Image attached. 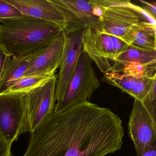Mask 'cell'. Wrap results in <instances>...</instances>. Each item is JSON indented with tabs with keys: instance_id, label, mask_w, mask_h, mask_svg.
I'll return each mask as SVG.
<instances>
[{
	"instance_id": "6da1fadb",
	"label": "cell",
	"mask_w": 156,
	"mask_h": 156,
	"mask_svg": "<svg viewBox=\"0 0 156 156\" xmlns=\"http://www.w3.org/2000/svg\"><path fill=\"white\" fill-rule=\"evenodd\" d=\"M31 134L23 156H106L121 149L124 130L110 109L87 102L52 111Z\"/></svg>"
},
{
	"instance_id": "7a4b0ae2",
	"label": "cell",
	"mask_w": 156,
	"mask_h": 156,
	"mask_svg": "<svg viewBox=\"0 0 156 156\" xmlns=\"http://www.w3.org/2000/svg\"><path fill=\"white\" fill-rule=\"evenodd\" d=\"M0 23V45L8 54L25 59L48 47L62 31L57 24L25 15Z\"/></svg>"
},
{
	"instance_id": "3957f363",
	"label": "cell",
	"mask_w": 156,
	"mask_h": 156,
	"mask_svg": "<svg viewBox=\"0 0 156 156\" xmlns=\"http://www.w3.org/2000/svg\"><path fill=\"white\" fill-rule=\"evenodd\" d=\"M28 130L26 92L0 94V136L12 146Z\"/></svg>"
},
{
	"instance_id": "277c9868",
	"label": "cell",
	"mask_w": 156,
	"mask_h": 156,
	"mask_svg": "<svg viewBox=\"0 0 156 156\" xmlns=\"http://www.w3.org/2000/svg\"><path fill=\"white\" fill-rule=\"evenodd\" d=\"M100 86L92 60L86 53L82 51L64 98L60 104L54 106L53 111H62L78 104L90 102L92 95Z\"/></svg>"
},
{
	"instance_id": "5b68a950",
	"label": "cell",
	"mask_w": 156,
	"mask_h": 156,
	"mask_svg": "<svg viewBox=\"0 0 156 156\" xmlns=\"http://www.w3.org/2000/svg\"><path fill=\"white\" fill-rule=\"evenodd\" d=\"M128 134L137 155L156 147V103L135 99L128 123Z\"/></svg>"
},
{
	"instance_id": "8992f818",
	"label": "cell",
	"mask_w": 156,
	"mask_h": 156,
	"mask_svg": "<svg viewBox=\"0 0 156 156\" xmlns=\"http://www.w3.org/2000/svg\"><path fill=\"white\" fill-rule=\"evenodd\" d=\"M84 30L69 33L62 31L64 46L59 72L56 76L54 106L62 101L75 72L82 52V39Z\"/></svg>"
},
{
	"instance_id": "52a82bcc",
	"label": "cell",
	"mask_w": 156,
	"mask_h": 156,
	"mask_svg": "<svg viewBox=\"0 0 156 156\" xmlns=\"http://www.w3.org/2000/svg\"><path fill=\"white\" fill-rule=\"evenodd\" d=\"M62 15V31L74 32L89 28L103 32L99 18L88 1L84 0H51Z\"/></svg>"
},
{
	"instance_id": "ba28073f",
	"label": "cell",
	"mask_w": 156,
	"mask_h": 156,
	"mask_svg": "<svg viewBox=\"0 0 156 156\" xmlns=\"http://www.w3.org/2000/svg\"><path fill=\"white\" fill-rule=\"evenodd\" d=\"M56 75L26 92L28 132L33 133L53 110Z\"/></svg>"
},
{
	"instance_id": "9c48e42d",
	"label": "cell",
	"mask_w": 156,
	"mask_h": 156,
	"mask_svg": "<svg viewBox=\"0 0 156 156\" xmlns=\"http://www.w3.org/2000/svg\"><path fill=\"white\" fill-rule=\"evenodd\" d=\"M82 51L86 53L103 73L110 72L115 52L109 34L91 28H85L82 39Z\"/></svg>"
},
{
	"instance_id": "30bf717a",
	"label": "cell",
	"mask_w": 156,
	"mask_h": 156,
	"mask_svg": "<svg viewBox=\"0 0 156 156\" xmlns=\"http://www.w3.org/2000/svg\"><path fill=\"white\" fill-rule=\"evenodd\" d=\"M64 46L63 32L45 49L26 58L28 69L23 76L55 74L62 61Z\"/></svg>"
},
{
	"instance_id": "8fae6325",
	"label": "cell",
	"mask_w": 156,
	"mask_h": 156,
	"mask_svg": "<svg viewBox=\"0 0 156 156\" xmlns=\"http://www.w3.org/2000/svg\"><path fill=\"white\" fill-rule=\"evenodd\" d=\"M99 20L103 32L122 40L132 26L142 21L132 10L120 7H109L102 10Z\"/></svg>"
},
{
	"instance_id": "7c38bea8",
	"label": "cell",
	"mask_w": 156,
	"mask_h": 156,
	"mask_svg": "<svg viewBox=\"0 0 156 156\" xmlns=\"http://www.w3.org/2000/svg\"><path fill=\"white\" fill-rule=\"evenodd\" d=\"M23 15L57 24L63 28L62 15L51 0H7Z\"/></svg>"
},
{
	"instance_id": "4fadbf2b",
	"label": "cell",
	"mask_w": 156,
	"mask_h": 156,
	"mask_svg": "<svg viewBox=\"0 0 156 156\" xmlns=\"http://www.w3.org/2000/svg\"><path fill=\"white\" fill-rule=\"evenodd\" d=\"M28 66L27 59L8 55L0 76V94L7 93L18 80L24 76Z\"/></svg>"
},
{
	"instance_id": "5bb4252c",
	"label": "cell",
	"mask_w": 156,
	"mask_h": 156,
	"mask_svg": "<svg viewBox=\"0 0 156 156\" xmlns=\"http://www.w3.org/2000/svg\"><path fill=\"white\" fill-rule=\"evenodd\" d=\"M156 25L140 21L132 26L122 41L129 44L156 50Z\"/></svg>"
},
{
	"instance_id": "9a60e30c",
	"label": "cell",
	"mask_w": 156,
	"mask_h": 156,
	"mask_svg": "<svg viewBox=\"0 0 156 156\" xmlns=\"http://www.w3.org/2000/svg\"><path fill=\"white\" fill-rule=\"evenodd\" d=\"M155 62L156 50L129 44L125 51L115 58L111 71H115L121 66L129 63L148 64Z\"/></svg>"
},
{
	"instance_id": "2e32d148",
	"label": "cell",
	"mask_w": 156,
	"mask_h": 156,
	"mask_svg": "<svg viewBox=\"0 0 156 156\" xmlns=\"http://www.w3.org/2000/svg\"><path fill=\"white\" fill-rule=\"evenodd\" d=\"M140 78L114 71L105 74L104 77L107 83L119 88L129 96Z\"/></svg>"
},
{
	"instance_id": "e0dca14e",
	"label": "cell",
	"mask_w": 156,
	"mask_h": 156,
	"mask_svg": "<svg viewBox=\"0 0 156 156\" xmlns=\"http://www.w3.org/2000/svg\"><path fill=\"white\" fill-rule=\"evenodd\" d=\"M156 62L142 64L129 63L125 64L114 72L135 77H153L156 76Z\"/></svg>"
},
{
	"instance_id": "ac0fdd59",
	"label": "cell",
	"mask_w": 156,
	"mask_h": 156,
	"mask_svg": "<svg viewBox=\"0 0 156 156\" xmlns=\"http://www.w3.org/2000/svg\"><path fill=\"white\" fill-rule=\"evenodd\" d=\"M55 74H44L23 76L18 80L10 88L8 92H27L43 83Z\"/></svg>"
},
{
	"instance_id": "d6986e66",
	"label": "cell",
	"mask_w": 156,
	"mask_h": 156,
	"mask_svg": "<svg viewBox=\"0 0 156 156\" xmlns=\"http://www.w3.org/2000/svg\"><path fill=\"white\" fill-rule=\"evenodd\" d=\"M23 14L7 0H0V20L21 17Z\"/></svg>"
},
{
	"instance_id": "ffe728a7",
	"label": "cell",
	"mask_w": 156,
	"mask_h": 156,
	"mask_svg": "<svg viewBox=\"0 0 156 156\" xmlns=\"http://www.w3.org/2000/svg\"><path fill=\"white\" fill-rule=\"evenodd\" d=\"M110 36H111L114 50H115V59L117 56L121 54L126 50L129 44L126 43L125 42L119 38L118 37L112 36V35H110Z\"/></svg>"
},
{
	"instance_id": "44dd1931",
	"label": "cell",
	"mask_w": 156,
	"mask_h": 156,
	"mask_svg": "<svg viewBox=\"0 0 156 156\" xmlns=\"http://www.w3.org/2000/svg\"><path fill=\"white\" fill-rule=\"evenodd\" d=\"M11 145L0 136V156H12Z\"/></svg>"
},
{
	"instance_id": "7402d4cb",
	"label": "cell",
	"mask_w": 156,
	"mask_h": 156,
	"mask_svg": "<svg viewBox=\"0 0 156 156\" xmlns=\"http://www.w3.org/2000/svg\"><path fill=\"white\" fill-rule=\"evenodd\" d=\"M156 79L153 81L147 96L145 97L144 102L147 103H156Z\"/></svg>"
},
{
	"instance_id": "603a6c76",
	"label": "cell",
	"mask_w": 156,
	"mask_h": 156,
	"mask_svg": "<svg viewBox=\"0 0 156 156\" xmlns=\"http://www.w3.org/2000/svg\"><path fill=\"white\" fill-rule=\"evenodd\" d=\"M140 2L142 4V7L147 12H148L153 18L156 19V3H150L147 2L140 0Z\"/></svg>"
},
{
	"instance_id": "cb8c5ba5",
	"label": "cell",
	"mask_w": 156,
	"mask_h": 156,
	"mask_svg": "<svg viewBox=\"0 0 156 156\" xmlns=\"http://www.w3.org/2000/svg\"><path fill=\"white\" fill-rule=\"evenodd\" d=\"M8 55L9 54H8L6 52V51L0 45V76L1 74L6 58H7Z\"/></svg>"
},
{
	"instance_id": "d4e9b609",
	"label": "cell",
	"mask_w": 156,
	"mask_h": 156,
	"mask_svg": "<svg viewBox=\"0 0 156 156\" xmlns=\"http://www.w3.org/2000/svg\"><path fill=\"white\" fill-rule=\"evenodd\" d=\"M137 156H156V147L148 148Z\"/></svg>"
}]
</instances>
